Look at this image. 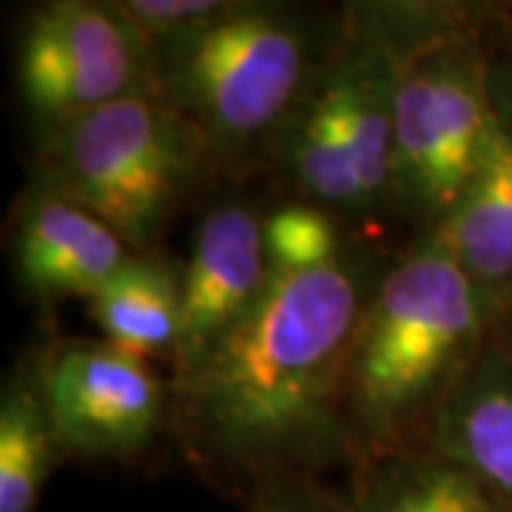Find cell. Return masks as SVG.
<instances>
[{
  "instance_id": "obj_1",
  "label": "cell",
  "mask_w": 512,
  "mask_h": 512,
  "mask_svg": "<svg viewBox=\"0 0 512 512\" xmlns=\"http://www.w3.org/2000/svg\"><path fill=\"white\" fill-rule=\"evenodd\" d=\"M390 262L362 239L325 268L274 279L259 311L185 382L171 384L168 430L225 490H256L356 467L350 345Z\"/></svg>"
},
{
  "instance_id": "obj_2",
  "label": "cell",
  "mask_w": 512,
  "mask_h": 512,
  "mask_svg": "<svg viewBox=\"0 0 512 512\" xmlns=\"http://www.w3.org/2000/svg\"><path fill=\"white\" fill-rule=\"evenodd\" d=\"M450 3H353L345 32L316 74L268 168L291 191L348 222L390 211L393 120L407 57L433 37L478 18Z\"/></svg>"
},
{
  "instance_id": "obj_3",
  "label": "cell",
  "mask_w": 512,
  "mask_h": 512,
  "mask_svg": "<svg viewBox=\"0 0 512 512\" xmlns=\"http://www.w3.org/2000/svg\"><path fill=\"white\" fill-rule=\"evenodd\" d=\"M493 339V313L436 234L413 237L379 279L348 362L359 458L413 447Z\"/></svg>"
},
{
  "instance_id": "obj_4",
  "label": "cell",
  "mask_w": 512,
  "mask_h": 512,
  "mask_svg": "<svg viewBox=\"0 0 512 512\" xmlns=\"http://www.w3.org/2000/svg\"><path fill=\"white\" fill-rule=\"evenodd\" d=\"M345 32V12L245 0L234 15L154 49L157 97L211 146L217 174L271 163L316 74Z\"/></svg>"
},
{
  "instance_id": "obj_5",
  "label": "cell",
  "mask_w": 512,
  "mask_h": 512,
  "mask_svg": "<svg viewBox=\"0 0 512 512\" xmlns=\"http://www.w3.org/2000/svg\"><path fill=\"white\" fill-rule=\"evenodd\" d=\"M211 177L205 134L157 94L114 100L37 137L35 183L92 211L137 254L160 251Z\"/></svg>"
},
{
  "instance_id": "obj_6",
  "label": "cell",
  "mask_w": 512,
  "mask_h": 512,
  "mask_svg": "<svg viewBox=\"0 0 512 512\" xmlns=\"http://www.w3.org/2000/svg\"><path fill=\"white\" fill-rule=\"evenodd\" d=\"M484 15L407 57L393 120V202L413 237L436 234L478 174L495 117Z\"/></svg>"
},
{
  "instance_id": "obj_7",
  "label": "cell",
  "mask_w": 512,
  "mask_h": 512,
  "mask_svg": "<svg viewBox=\"0 0 512 512\" xmlns=\"http://www.w3.org/2000/svg\"><path fill=\"white\" fill-rule=\"evenodd\" d=\"M37 134L134 94H157L154 49L120 0H52L29 15L15 60Z\"/></svg>"
},
{
  "instance_id": "obj_8",
  "label": "cell",
  "mask_w": 512,
  "mask_h": 512,
  "mask_svg": "<svg viewBox=\"0 0 512 512\" xmlns=\"http://www.w3.org/2000/svg\"><path fill=\"white\" fill-rule=\"evenodd\" d=\"M40 350V376L66 456L131 461L171 421V384L103 339H60Z\"/></svg>"
},
{
  "instance_id": "obj_9",
  "label": "cell",
  "mask_w": 512,
  "mask_h": 512,
  "mask_svg": "<svg viewBox=\"0 0 512 512\" xmlns=\"http://www.w3.org/2000/svg\"><path fill=\"white\" fill-rule=\"evenodd\" d=\"M265 217L268 211L242 197L202 214L183 262V325L168 384L194 376L265 302L274 285Z\"/></svg>"
},
{
  "instance_id": "obj_10",
  "label": "cell",
  "mask_w": 512,
  "mask_h": 512,
  "mask_svg": "<svg viewBox=\"0 0 512 512\" xmlns=\"http://www.w3.org/2000/svg\"><path fill=\"white\" fill-rule=\"evenodd\" d=\"M134 254L111 225L43 185H32L15 211V279L29 299L43 305L89 302Z\"/></svg>"
},
{
  "instance_id": "obj_11",
  "label": "cell",
  "mask_w": 512,
  "mask_h": 512,
  "mask_svg": "<svg viewBox=\"0 0 512 512\" xmlns=\"http://www.w3.org/2000/svg\"><path fill=\"white\" fill-rule=\"evenodd\" d=\"M495 117L478 174L436 237L498 316L512 302V69L495 63Z\"/></svg>"
},
{
  "instance_id": "obj_12",
  "label": "cell",
  "mask_w": 512,
  "mask_h": 512,
  "mask_svg": "<svg viewBox=\"0 0 512 512\" xmlns=\"http://www.w3.org/2000/svg\"><path fill=\"white\" fill-rule=\"evenodd\" d=\"M421 444L458 461L512 512V350L487 345Z\"/></svg>"
},
{
  "instance_id": "obj_13",
  "label": "cell",
  "mask_w": 512,
  "mask_h": 512,
  "mask_svg": "<svg viewBox=\"0 0 512 512\" xmlns=\"http://www.w3.org/2000/svg\"><path fill=\"white\" fill-rule=\"evenodd\" d=\"M342 501L345 512H507L470 470L427 444L359 458Z\"/></svg>"
},
{
  "instance_id": "obj_14",
  "label": "cell",
  "mask_w": 512,
  "mask_h": 512,
  "mask_svg": "<svg viewBox=\"0 0 512 512\" xmlns=\"http://www.w3.org/2000/svg\"><path fill=\"white\" fill-rule=\"evenodd\" d=\"M183 262L160 251L134 254L120 274L94 293L89 316L103 342L131 359H174L183 325Z\"/></svg>"
},
{
  "instance_id": "obj_15",
  "label": "cell",
  "mask_w": 512,
  "mask_h": 512,
  "mask_svg": "<svg viewBox=\"0 0 512 512\" xmlns=\"http://www.w3.org/2000/svg\"><path fill=\"white\" fill-rule=\"evenodd\" d=\"M66 456L40 376V350L20 359L0 390V512H37Z\"/></svg>"
},
{
  "instance_id": "obj_16",
  "label": "cell",
  "mask_w": 512,
  "mask_h": 512,
  "mask_svg": "<svg viewBox=\"0 0 512 512\" xmlns=\"http://www.w3.org/2000/svg\"><path fill=\"white\" fill-rule=\"evenodd\" d=\"M356 242L348 222L313 202L285 200L265 217V248L274 279L325 268Z\"/></svg>"
},
{
  "instance_id": "obj_17",
  "label": "cell",
  "mask_w": 512,
  "mask_h": 512,
  "mask_svg": "<svg viewBox=\"0 0 512 512\" xmlns=\"http://www.w3.org/2000/svg\"><path fill=\"white\" fill-rule=\"evenodd\" d=\"M245 0H120L151 46L191 37L234 15Z\"/></svg>"
},
{
  "instance_id": "obj_18",
  "label": "cell",
  "mask_w": 512,
  "mask_h": 512,
  "mask_svg": "<svg viewBox=\"0 0 512 512\" xmlns=\"http://www.w3.org/2000/svg\"><path fill=\"white\" fill-rule=\"evenodd\" d=\"M245 512H345V501L313 478H293L248 495Z\"/></svg>"
},
{
  "instance_id": "obj_19",
  "label": "cell",
  "mask_w": 512,
  "mask_h": 512,
  "mask_svg": "<svg viewBox=\"0 0 512 512\" xmlns=\"http://www.w3.org/2000/svg\"><path fill=\"white\" fill-rule=\"evenodd\" d=\"M490 342L501 345V348L512 350V302H510V308L498 316V322H495V328H493V339H490Z\"/></svg>"
}]
</instances>
